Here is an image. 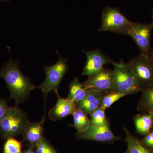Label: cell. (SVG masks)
I'll list each match as a JSON object with an SVG mask.
<instances>
[{
	"mask_svg": "<svg viewBox=\"0 0 153 153\" xmlns=\"http://www.w3.org/2000/svg\"><path fill=\"white\" fill-rule=\"evenodd\" d=\"M0 77L4 79L10 91V99L14 100L17 105L27 100L36 88L31 79L22 73L19 62L14 61L11 57L0 69Z\"/></svg>",
	"mask_w": 153,
	"mask_h": 153,
	"instance_id": "cell-1",
	"label": "cell"
},
{
	"mask_svg": "<svg viewBox=\"0 0 153 153\" xmlns=\"http://www.w3.org/2000/svg\"><path fill=\"white\" fill-rule=\"evenodd\" d=\"M114 66L113 91L128 94L142 91L143 88L139 84L131 69L127 63L120 61L112 63Z\"/></svg>",
	"mask_w": 153,
	"mask_h": 153,
	"instance_id": "cell-2",
	"label": "cell"
},
{
	"mask_svg": "<svg viewBox=\"0 0 153 153\" xmlns=\"http://www.w3.org/2000/svg\"><path fill=\"white\" fill-rule=\"evenodd\" d=\"M134 22L130 21L117 8L107 7L102 13L100 32H110L128 35Z\"/></svg>",
	"mask_w": 153,
	"mask_h": 153,
	"instance_id": "cell-3",
	"label": "cell"
},
{
	"mask_svg": "<svg viewBox=\"0 0 153 153\" xmlns=\"http://www.w3.org/2000/svg\"><path fill=\"white\" fill-rule=\"evenodd\" d=\"M58 60L57 63L50 66H45L44 70L46 77L44 82L37 88L42 91L45 100V107L46 106V99L49 92L52 91H58L63 76L68 70L67 60L61 57L58 51H56Z\"/></svg>",
	"mask_w": 153,
	"mask_h": 153,
	"instance_id": "cell-4",
	"label": "cell"
},
{
	"mask_svg": "<svg viewBox=\"0 0 153 153\" xmlns=\"http://www.w3.org/2000/svg\"><path fill=\"white\" fill-rule=\"evenodd\" d=\"M29 122L26 113L17 107H10L0 122V134L4 138L22 134Z\"/></svg>",
	"mask_w": 153,
	"mask_h": 153,
	"instance_id": "cell-5",
	"label": "cell"
},
{
	"mask_svg": "<svg viewBox=\"0 0 153 153\" xmlns=\"http://www.w3.org/2000/svg\"><path fill=\"white\" fill-rule=\"evenodd\" d=\"M126 63L143 89L153 85V62L149 55L141 52Z\"/></svg>",
	"mask_w": 153,
	"mask_h": 153,
	"instance_id": "cell-6",
	"label": "cell"
},
{
	"mask_svg": "<svg viewBox=\"0 0 153 153\" xmlns=\"http://www.w3.org/2000/svg\"><path fill=\"white\" fill-rule=\"evenodd\" d=\"M114 75L113 71L104 67L97 73L88 76L83 83L86 90H92L106 94L113 91Z\"/></svg>",
	"mask_w": 153,
	"mask_h": 153,
	"instance_id": "cell-7",
	"label": "cell"
},
{
	"mask_svg": "<svg viewBox=\"0 0 153 153\" xmlns=\"http://www.w3.org/2000/svg\"><path fill=\"white\" fill-rule=\"evenodd\" d=\"M75 136L78 139L98 142L112 143L120 139L113 134L109 125L95 126L91 124L85 130L76 132Z\"/></svg>",
	"mask_w": 153,
	"mask_h": 153,
	"instance_id": "cell-8",
	"label": "cell"
},
{
	"mask_svg": "<svg viewBox=\"0 0 153 153\" xmlns=\"http://www.w3.org/2000/svg\"><path fill=\"white\" fill-rule=\"evenodd\" d=\"M153 27L152 24L134 23L129 31L128 36L131 37L142 53L149 55L151 36Z\"/></svg>",
	"mask_w": 153,
	"mask_h": 153,
	"instance_id": "cell-9",
	"label": "cell"
},
{
	"mask_svg": "<svg viewBox=\"0 0 153 153\" xmlns=\"http://www.w3.org/2000/svg\"><path fill=\"white\" fill-rule=\"evenodd\" d=\"M84 52L86 56V61L82 71V75H93L102 70L105 64L114 62L99 49Z\"/></svg>",
	"mask_w": 153,
	"mask_h": 153,
	"instance_id": "cell-10",
	"label": "cell"
},
{
	"mask_svg": "<svg viewBox=\"0 0 153 153\" xmlns=\"http://www.w3.org/2000/svg\"><path fill=\"white\" fill-rule=\"evenodd\" d=\"M55 93L57 95V102L48 113L49 119L53 121L62 120L69 115L73 114L76 109V103L73 100L68 97H61L58 91Z\"/></svg>",
	"mask_w": 153,
	"mask_h": 153,
	"instance_id": "cell-11",
	"label": "cell"
},
{
	"mask_svg": "<svg viewBox=\"0 0 153 153\" xmlns=\"http://www.w3.org/2000/svg\"><path fill=\"white\" fill-rule=\"evenodd\" d=\"M46 120L45 114L40 121L36 123L29 122L22 132L24 140L30 145L36 146L37 143L44 137V123Z\"/></svg>",
	"mask_w": 153,
	"mask_h": 153,
	"instance_id": "cell-12",
	"label": "cell"
},
{
	"mask_svg": "<svg viewBox=\"0 0 153 153\" xmlns=\"http://www.w3.org/2000/svg\"><path fill=\"white\" fill-rule=\"evenodd\" d=\"M104 94L92 90H88L87 95L82 101L76 103V108L87 113L90 115L100 107L102 98Z\"/></svg>",
	"mask_w": 153,
	"mask_h": 153,
	"instance_id": "cell-13",
	"label": "cell"
},
{
	"mask_svg": "<svg viewBox=\"0 0 153 153\" xmlns=\"http://www.w3.org/2000/svg\"><path fill=\"white\" fill-rule=\"evenodd\" d=\"M126 134L125 142L127 145V153H153V149L144 145L137 137L133 135L126 128H124Z\"/></svg>",
	"mask_w": 153,
	"mask_h": 153,
	"instance_id": "cell-14",
	"label": "cell"
},
{
	"mask_svg": "<svg viewBox=\"0 0 153 153\" xmlns=\"http://www.w3.org/2000/svg\"><path fill=\"white\" fill-rule=\"evenodd\" d=\"M137 105V110L141 114L153 113V85L144 88Z\"/></svg>",
	"mask_w": 153,
	"mask_h": 153,
	"instance_id": "cell-15",
	"label": "cell"
},
{
	"mask_svg": "<svg viewBox=\"0 0 153 153\" xmlns=\"http://www.w3.org/2000/svg\"><path fill=\"white\" fill-rule=\"evenodd\" d=\"M137 133L146 135L149 133L153 126L152 114H141L134 117Z\"/></svg>",
	"mask_w": 153,
	"mask_h": 153,
	"instance_id": "cell-16",
	"label": "cell"
},
{
	"mask_svg": "<svg viewBox=\"0 0 153 153\" xmlns=\"http://www.w3.org/2000/svg\"><path fill=\"white\" fill-rule=\"evenodd\" d=\"M88 90L84 88L83 83L79 81V78L75 77L69 84V90L68 98L75 103H78L84 99L87 95Z\"/></svg>",
	"mask_w": 153,
	"mask_h": 153,
	"instance_id": "cell-17",
	"label": "cell"
},
{
	"mask_svg": "<svg viewBox=\"0 0 153 153\" xmlns=\"http://www.w3.org/2000/svg\"><path fill=\"white\" fill-rule=\"evenodd\" d=\"M72 115L74 123L72 126L76 129L77 131L85 130L90 126V119L88 118V114L85 111L76 108Z\"/></svg>",
	"mask_w": 153,
	"mask_h": 153,
	"instance_id": "cell-18",
	"label": "cell"
},
{
	"mask_svg": "<svg viewBox=\"0 0 153 153\" xmlns=\"http://www.w3.org/2000/svg\"><path fill=\"white\" fill-rule=\"evenodd\" d=\"M128 95L127 94L117 92L114 91L105 94L102 98L100 107L105 110L118 100Z\"/></svg>",
	"mask_w": 153,
	"mask_h": 153,
	"instance_id": "cell-19",
	"label": "cell"
},
{
	"mask_svg": "<svg viewBox=\"0 0 153 153\" xmlns=\"http://www.w3.org/2000/svg\"><path fill=\"white\" fill-rule=\"evenodd\" d=\"M91 124L95 126L109 125L106 118L105 110L100 107L95 110L90 115Z\"/></svg>",
	"mask_w": 153,
	"mask_h": 153,
	"instance_id": "cell-20",
	"label": "cell"
},
{
	"mask_svg": "<svg viewBox=\"0 0 153 153\" xmlns=\"http://www.w3.org/2000/svg\"><path fill=\"white\" fill-rule=\"evenodd\" d=\"M22 144L13 137L8 138L4 146V153H21Z\"/></svg>",
	"mask_w": 153,
	"mask_h": 153,
	"instance_id": "cell-21",
	"label": "cell"
},
{
	"mask_svg": "<svg viewBox=\"0 0 153 153\" xmlns=\"http://www.w3.org/2000/svg\"><path fill=\"white\" fill-rule=\"evenodd\" d=\"M36 153H57L43 137L36 146Z\"/></svg>",
	"mask_w": 153,
	"mask_h": 153,
	"instance_id": "cell-22",
	"label": "cell"
},
{
	"mask_svg": "<svg viewBox=\"0 0 153 153\" xmlns=\"http://www.w3.org/2000/svg\"><path fill=\"white\" fill-rule=\"evenodd\" d=\"M10 107L7 105L6 100L0 99V122L8 112Z\"/></svg>",
	"mask_w": 153,
	"mask_h": 153,
	"instance_id": "cell-23",
	"label": "cell"
},
{
	"mask_svg": "<svg viewBox=\"0 0 153 153\" xmlns=\"http://www.w3.org/2000/svg\"><path fill=\"white\" fill-rule=\"evenodd\" d=\"M141 142L148 147L153 149V129L145 135L144 138Z\"/></svg>",
	"mask_w": 153,
	"mask_h": 153,
	"instance_id": "cell-24",
	"label": "cell"
},
{
	"mask_svg": "<svg viewBox=\"0 0 153 153\" xmlns=\"http://www.w3.org/2000/svg\"><path fill=\"white\" fill-rule=\"evenodd\" d=\"M35 148H36V146L30 145L27 150L21 153H36V152L35 151Z\"/></svg>",
	"mask_w": 153,
	"mask_h": 153,
	"instance_id": "cell-25",
	"label": "cell"
},
{
	"mask_svg": "<svg viewBox=\"0 0 153 153\" xmlns=\"http://www.w3.org/2000/svg\"><path fill=\"white\" fill-rule=\"evenodd\" d=\"M150 57L151 60L153 62V50H152L151 51L149 55Z\"/></svg>",
	"mask_w": 153,
	"mask_h": 153,
	"instance_id": "cell-26",
	"label": "cell"
},
{
	"mask_svg": "<svg viewBox=\"0 0 153 153\" xmlns=\"http://www.w3.org/2000/svg\"><path fill=\"white\" fill-rule=\"evenodd\" d=\"M152 23H151V24H152V25L153 27V10H152Z\"/></svg>",
	"mask_w": 153,
	"mask_h": 153,
	"instance_id": "cell-27",
	"label": "cell"
},
{
	"mask_svg": "<svg viewBox=\"0 0 153 153\" xmlns=\"http://www.w3.org/2000/svg\"><path fill=\"white\" fill-rule=\"evenodd\" d=\"M152 120H153V113L152 114Z\"/></svg>",
	"mask_w": 153,
	"mask_h": 153,
	"instance_id": "cell-28",
	"label": "cell"
},
{
	"mask_svg": "<svg viewBox=\"0 0 153 153\" xmlns=\"http://www.w3.org/2000/svg\"><path fill=\"white\" fill-rule=\"evenodd\" d=\"M127 153L126 152V153Z\"/></svg>",
	"mask_w": 153,
	"mask_h": 153,
	"instance_id": "cell-29",
	"label": "cell"
},
{
	"mask_svg": "<svg viewBox=\"0 0 153 153\" xmlns=\"http://www.w3.org/2000/svg\"><path fill=\"white\" fill-rule=\"evenodd\" d=\"M4 1H7V0H4Z\"/></svg>",
	"mask_w": 153,
	"mask_h": 153,
	"instance_id": "cell-30",
	"label": "cell"
}]
</instances>
